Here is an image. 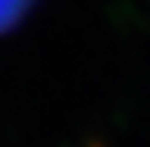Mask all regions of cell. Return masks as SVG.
<instances>
[{
	"label": "cell",
	"instance_id": "cell-1",
	"mask_svg": "<svg viewBox=\"0 0 150 147\" xmlns=\"http://www.w3.org/2000/svg\"><path fill=\"white\" fill-rule=\"evenodd\" d=\"M29 6H32V0H0V32L12 29Z\"/></svg>",
	"mask_w": 150,
	"mask_h": 147
}]
</instances>
